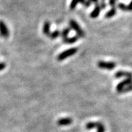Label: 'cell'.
Masks as SVG:
<instances>
[{
  "label": "cell",
  "instance_id": "cell-1",
  "mask_svg": "<svg viewBox=\"0 0 132 132\" xmlns=\"http://www.w3.org/2000/svg\"><path fill=\"white\" fill-rule=\"evenodd\" d=\"M78 48L73 47V48H71V49L64 51H63L62 53H61L57 56V60L59 61H63V60L67 59L69 57H71V56L73 55L74 54H76L78 52Z\"/></svg>",
  "mask_w": 132,
  "mask_h": 132
},
{
  "label": "cell",
  "instance_id": "cell-2",
  "mask_svg": "<svg viewBox=\"0 0 132 132\" xmlns=\"http://www.w3.org/2000/svg\"><path fill=\"white\" fill-rule=\"evenodd\" d=\"M69 24H70V28H72V29L77 33V36H78V37H81V38L84 37V36H85V33H84L83 30L81 28V27L79 26V24H78L77 22H76V21L73 20H70Z\"/></svg>",
  "mask_w": 132,
  "mask_h": 132
},
{
  "label": "cell",
  "instance_id": "cell-3",
  "mask_svg": "<svg viewBox=\"0 0 132 132\" xmlns=\"http://www.w3.org/2000/svg\"><path fill=\"white\" fill-rule=\"evenodd\" d=\"M97 65L100 69H104V70H112L115 69L116 67V63L115 62H106L104 61H99L97 63Z\"/></svg>",
  "mask_w": 132,
  "mask_h": 132
},
{
  "label": "cell",
  "instance_id": "cell-4",
  "mask_svg": "<svg viewBox=\"0 0 132 132\" xmlns=\"http://www.w3.org/2000/svg\"><path fill=\"white\" fill-rule=\"evenodd\" d=\"M0 35L4 38H7L10 36L8 28L4 21L0 20Z\"/></svg>",
  "mask_w": 132,
  "mask_h": 132
},
{
  "label": "cell",
  "instance_id": "cell-5",
  "mask_svg": "<svg viewBox=\"0 0 132 132\" xmlns=\"http://www.w3.org/2000/svg\"><path fill=\"white\" fill-rule=\"evenodd\" d=\"M132 84V78H125L123 80H122L121 82H120L117 85L116 90L117 92L121 91L123 88H124L125 87L129 85Z\"/></svg>",
  "mask_w": 132,
  "mask_h": 132
},
{
  "label": "cell",
  "instance_id": "cell-6",
  "mask_svg": "<svg viewBox=\"0 0 132 132\" xmlns=\"http://www.w3.org/2000/svg\"><path fill=\"white\" fill-rule=\"evenodd\" d=\"M115 77L117 79L121 78H132V73L129 71H118L115 73Z\"/></svg>",
  "mask_w": 132,
  "mask_h": 132
},
{
  "label": "cell",
  "instance_id": "cell-7",
  "mask_svg": "<svg viewBox=\"0 0 132 132\" xmlns=\"http://www.w3.org/2000/svg\"><path fill=\"white\" fill-rule=\"evenodd\" d=\"M72 119L71 118H68V117H65V118H61L59 119L57 121V125L59 126H65V125H68L72 123Z\"/></svg>",
  "mask_w": 132,
  "mask_h": 132
},
{
  "label": "cell",
  "instance_id": "cell-8",
  "mask_svg": "<svg viewBox=\"0 0 132 132\" xmlns=\"http://www.w3.org/2000/svg\"><path fill=\"white\" fill-rule=\"evenodd\" d=\"M51 23L49 21H46L44 23L43 27V32L45 35L49 37L51 34Z\"/></svg>",
  "mask_w": 132,
  "mask_h": 132
},
{
  "label": "cell",
  "instance_id": "cell-9",
  "mask_svg": "<svg viewBox=\"0 0 132 132\" xmlns=\"http://www.w3.org/2000/svg\"><path fill=\"white\" fill-rule=\"evenodd\" d=\"M101 9L100 7V5H99L98 3L96 4H95V7H94V10L92 11V12L90 13V17L92 18H97L98 16L100 15V13H101Z\"/></svg>",
  "mask_w": 132,
  "mask_h": 132
},
{
  "label": "cell",
  "instance_id": "cell-10",
  "mask_svg": "<svg viewBox=\"0 0 132 132\" xmlns=\"http://www.w3.org/2000/svg\"><path fill=\"white\" fill-rule=\"evenodd\" d=\"M79 37L78 36H75V37H70V38H64V39H63V42L65 44H73L76 42L78 41V40Z\"/></svg>",
  "mask_w": 132,
  "mask_h": 132
},
{
  "label": "cell",
  "instance_id": "cell-11",
  "mask_svg": "<svg viewBox=\"0 0 132 132\" xmlns=\"http://www.w3.org/2000/svg\"><path fill=\"white\" fill-rule=\"evenodd\" d=\"M86 0H72L71 2V4H70V9L71 10H73L76 7V5L80 3V4H84L85 3Z\"/></svg>",
  "mask_w": 132,
  "mask_h": 132
},
{
  "label": "cell",
  "instance_id": "cell-12",
  "mask_svg": "<svg viewBox=\"0 0 132 132\" xmlns=\"http://www.w3.org/2000/svg\"><path fill=\"white\" fill-rule=\"evenodd\" d=\"M116 14H117L116 7H112L109 11H108L106 13V14H105V18H111L115 16Z\"/></svg>",
  "mask_w": 132,
  "mask_h": 132
},
{
  "label": "cell",
  "instance_id": "cell-13",
  "mask_svg": "<svg viewBox=\"0 0 132 132\" xmlns=\"http://www.w3.org/2000/svg\"><path fill=\"white\" fill-rule=\"evenodd\" d=\"M70 30H71L70 28H66L63 30L62 32H61V34H60V35H61V37H62L63 39H64V38L68 37V35H69Z\"/></svg>",
  "mask_w": 132,
  "mask_h": 132
},
{
  "label": "cell",
  "instance_id": "cell-14",
  "mask_svg": "<svg viewBox=\"0 0 132 132\" xmlns=\"http://www.w3.org/2000/svg\"><path fill=\"white\" fill-rule=\"evenodd\" d=\"M98 125V122H89L86 125V128L87 129H92L96 128Z\"/></svg>",
  "mask_w": 132,
  "mask_h": 132
},
{
  "label": "cell",
  "instance_id": "cell-15",
  "mask_svg": "<svg viewBox=\"0 0 132 132\" xmlns=\"http://www.w3.org/2000/svg\"><path fill=\"white\" fill-rule=\"evenodd\" d=\"M131 91H132V84L125 87L124 88L122 89L121 90L119 91L118 93L119 94H123V93H127V92H131Z\"/></svg>",
  "mask_w": 132,
  "mask_h": 132
},
{
  "label": "cell",
  "instance_id": "cell-16",
  "mask_svg": "<svg viewBox=\"0 0 132 132\" xmlns=\"http://www.w3.org/2000/svg\"><path fill=\"white\" fill-rule=\"evenodd\" d=\"M61 32H59V30H55L53 32H51L50 35H49V37H50L51 39H55V38H57L59 35H60Z\"/></svg>",
  "mask_w": 132,
  "mask_h": 132
},
{
  "label": "cell",
  "instance_id": "cell-17",
  "mask_svg": "<svg viewBox=\"0 0 132 132\" xmlns=\"http://www.w3.org/2000/svg\"><path fill=\"white\" fill-rule=\"evenodd\" d=\"M97 132H104L105 131V127L103 123H101V122H98L97 125Z\"/></svg>",
  "mask_w": 132,
  "mask_h": 132
},
{
  "label": "cell",
  "instance_id": "cell-18",
  "mask_svg": "<svg viewBox=\"0 0 132 132\" xmlns=\"http://www.w3.org/2000/svg\"><path fill=\"white\" fill-rule=\"evenodd\" d=\"M117 7H118L119 9H120L122 11H124V12L125 11H127V5H125L123 3H119L118 4V5H117Z\"/></svg>",
  "mask_w": 132,
  "mask_h": 132
},
{
  "label": "cell",
  "instance_id": "cell-19",
  "mask_svg": "<svg viewBox=\"0 0 132 132\" xmlns=\"http://www.w3.org/2000/svg\"><path fill=\"white\" fill-rule=\"evenodd\" d=\"M98 4L99 5H100V7H101V10H104V9L106 8V3L104 2V1H103V0H101V2L98 3Z\"/></svg>",
  "mask_w": 132,
  "mask_h": 132
},
{
  "label": "cell",
  "instance_id": "cell-20",
  "mask_svg": "<svg viewBox=\"0 0 132 132\" xmlns=\"http://www.w3.org/2000/svg\"><path fill=\"white\" fill-rule=\"evenodd\" d=\"M117 0H109V4L110 6H111L112 7H115V5H116Z\"/></svg>",
  "mask_w": 132,
  "mask_h": 132
},
{
  "label": "cell",
  "instance_id": "cell-21",
  "mask_svg": "<svg viewBox=\"0 0 132 132\" xmlns=\"http://www.w3.org/2000/svg\"><path fill=\"white\" fill-rule=\"evenodd\" d=\"M91 4H92V3H91L90 0H86L85 3H84V5L86 7H88L89 6L91 5Z\"/></svg>",
  "mask_w": 132,
  "mask_h": 132
},
{
  "label": "cell",
  "instance_id": "cell-22",
  "mask_svg": "<svg viewBox=\"0 0 132 132\" xmlns=\"http://www.w3.org/2000/svg\"><path fill=\"white\" fill-rule=\"evenodd\" d=\"M5 68V64L4 63L1 62L0 63V71H2V70H4Z\"/></svg>",
  "mask_w": 132,
  "mask_h": 132
},
{
  "label": "cell",
  "instance_id": "cell-23",
  "mask_svg": "<svg viewBox=\"0 0 132 132\" xmlns=\"http://www.w3.org/2000/svg\"><path fill=\"white\" fill-rule=\"evenodd\" d=\"M127 11H132V1L129 3L128 5H127Z\"/></svg>",
  "mask_w": 132,
  "mask_h": 132
},
{
  "label": "cell",
  "instance_id": "cell-24",
  "mask_svg": "<svg viewBox=\"0 0 132 132\" xmlns=\"http://www.w3.org/2000/svg\"><path fill=\"white\" fill-rule=\"evenodd\" d=\"M91 3H94V4H96L98 3V0H90Z\"/></svg>",
  "mask_w": 132,
  "mask_h": 132
},
{
  "label": "cell",
  "instance_id": "cell-25",
  "mask_svg": "<svg viewBox=\"0 0 132 132\" xmlns=\"http://www.w3.org/2000/svg\"><path fill=\"white\" fill-rule=\"evenodd\" d=\"M103 1H104V0H103Z\"/></svg>",
  "mask_w": 132,
  "mask_h": 132
}]
</instances>
